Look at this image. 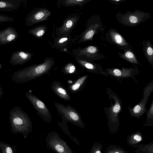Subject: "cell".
Segmentation results:
<instances>
[{
    "instance_id": "10",
    "label": "cell",
    "mask_w": 153,
    "mask_h": 153,
    "mask_svg": "<svg viewBox=\"0 0 153 153\" xmlns=\"http://www.w3.org/2000/svg\"><path fill=\"white\" fill-rule=\"evenodd\" d=\"M99 48L93 46H89L84 48H79L72 50L74 54L76 56H85L91 60H100L105 58L103 55L99 53Z\"/></svg>"
},
{
    "instance_id": "19",
    "label": "cell",
    "mask_w": 153,
    "mask_h": 153,
    "mask_svg": "<svg viewBox=\"0 0 153 153\" xmlns=\"http://www.w3.org/2000/svg\"><path fill=\"white\" fill-rule=\"evenodd\" d=\"M88 75H85L79 78L73 84L69 86L68 88L72 93L79 92L82 89L84 86Z\"/></svg>"
},
{
    "instance_id": "1",
    "label": "cell",
    "mask_w": 153,
    "mask_h": 153,
    "mask_svg": "<svg viewBox=\"0 0 153 153\" xmlns=\"http://www.w3.org/2000/svg\"><path fill=\"white\" fill-rule=\"evenodd\" d=\"M54 63L53 58L47 57L42 63L34 64L14 72L12 76V79L19 83L33 80L49 73Z\"/></svg>"
},
{
    "instance_id": "26",
    "label": "cell",
    "mask_w": 153,
    "mask_h": 153,
    "mask_svg": "<svg viewBox=\"0 0 153 153\" xmlns=\"http://www.w3.org/2000/svg\"><path fill=\"white\" fill-rule=\"evenodd\" d=\"M15 7L14 2H12L7 1H0V10L5 8L6 10H11Z\"/></svg>"
},
{
    "instance_id": "4",
    "label": "cell",
    "mask_w": 153,
    "mask_h": 153,
    "mask_svg": "<svg viewBox=\"0 0 153 153\" xmlns=\"http://www.w3.org/2000/svg\"><path fill=\"white\" fill-rule=\"evenodd\" d=\"M57 112L67 122L84 128L86 124L81 119V115L73 107L67 104L65 106L62 104L55 102L54 104Z\"/></svg>"
},
{
    "instance_id": "22",
    "label": "cell",
    "mask_w": 153,
    "mask_h": 153,
    "mask_svg": "<svg viewBox=\"0 0 153 153\" xmlns=\"http://www.w3.org/2000/svg\"><path fill=\"white\" fill-rule=\"evenodd\" d=\"M71 39L70 35L64 36L57 37L54 40L53 45L56 48H62L66 47Z\"/></svg>"
},
{
    "instance_id": "11",
    "label": "cell",
    "mask_w": 153,
    "mask_h": 153,
    "mask_svg": "<svg viewBox=\"0 0 153 153\" xmlns=\"http://www.w3.org/2000/svg\"><path fill=\"white\" fill-rule=\"evenodd\" d=\"M102 27L100 22H95L91 25H88L87 28L79 36L80 39L78 43L85 42L93 39V37Z\"/></svg>"
},
{
    "instance_id": "13",
    "label": "cell",
    "mask_w": 153,
    "mask_h": 153,
    "mask_svg": "<svg viewBox=\"0 0 153 153\" xmlns=\"http://www.w3.org/2000/svg\"><path fill=\"white\" fill-rule=\"evenodd\" d=\"M16 31L10 27L0 31V45H3L13 41L18 36Z\"/></svg>"
},
{
    "instance_id": "24",
    "label": "cell",
    "mask_w": 153,
    "mask_h": 153,
    "mask_svg": "<svg viewBox=\"0 0 153 153\" xmlns=\"http://www.w3.org/2000/svg\"><path fill=\"white\" fill-rule=\"evenodd\" d=\"M47 30L45 25L37 26L27 31V32L33 36L39 39L45 33Z\"/></svg>"
},
{
    "instance_id": "15",
    "label": "cell",
    "mask_w": 153,
    "mask_h": 153,
    "mask_svg": "<svg viewBox=\"0 0 153 153\" xmlns=\"http://www.w3.org/2000/svg\"><path fill=\"white\" fill-rule=\"evenodd\" d=\"M51 88L53 92L61 98L66 101L71 100L70 96L59 81H53L51 83Z\"/></svg>"
},
{
    "instance_id": "30",
    "label": "cell",
    "mask_w": 153,
    "mask_h": 153,
    "mask_svg": "<svg viewBox=\"0 0 153 153\" xmlns=\"http://www.w3.org/2000/svg\"><path fill=\"white\" fill-rule=\"evenodd\" d=\"M14 20L12 18L0 15V22L11 21Z\"/></svg>"
},
{
    "instance_id": "5",
    "label": "cell",
    "mask_w": 153,
    "mask_h": 153,
    "mask_svg": "<svg viewBox=\"0 0 153 153\" xmlns=\"http://www.w3.org/2000/svg\"><path fill=\"white\" fill-rule=\"evenodd\" d=\"M45 141L47 148L56 153H75L55 131H51L47 134Z\"/></svg>"
},
{
    "instance_id": "18",
    "label": "cell",
    "mask_w": 153,
    "mask_h": 153,
    "mask_svg": "<svg viewBox=\"0 0 153 153\" xmlns=\"http://www.w3.org/2000/svg\"><path fill=\"white\" fill-rule=\"evenodd\" d=\"M143 49L145 56L149 63L153 67V49L152 46L149 40L143 42Z\"/></svg>"
},
{
    "instance_id": "21",
    "label": "cell",
    "mask_w": 153,
    "mask_h": 153,
    "mask_svg": "<svg viewBox=\"0 0 153 153\" xmlns=\"http://www.w3.org/2000/svg\"><path fill=\"white\" fill-rule=\"evenodd\" d=\"M118 54L120 57L124 59L133 64H139L135 55L131 49H127L125 50L123 53L119 52Z\"/></svg>"
},
{
    "instance_id": "16",
    "label": "cell",
    "mask_w": 153,
    "mask_h": 153,
    "mask_svg": "<svg viewBox=\"0 0 153 153\" xmlns=\"http://www.w3.org/2000/svg\"><path fill=\"white\" fill-rule=\"evenodd\" d=\"M114 98V104H113L109 109V112L108 113V116H109L111 120L117 121L118 118V114L121 109V102L120 101V99L117 97L116 94H110Z\"/></svg>"
},
{
    "instance_id": "7",
    "label": "cell",
    "mask_w": 153,
    "mask_h": 153,
    "mask_svg": "<svg viewBox=\"0 0 153 153\" xmlns=\"http://www.w3.org/2000/svg\"><path fill=\"white\" fill-rule=\"evenodd\" d=\"M51 15L48 10L45 8H38L32 11L26 18V24L32 26L37 23L47 20Z\"/></svg>"
},
{
    "instance_id": "9",
    "label": "cell",
    "mask_w": 153,
    "mask_h": 153,
    "mask_svg": "<svg viewBox=\"0 0 153 153\" xmlns=\"http://www.w3.org/2000/svg\"><path fill=\"white\" fill-rule=\"evenodd\" d=\"M79 15L69 16L64 20L62 25L60 27H57L56 34L57 37L64 36L70 35L75 26L79 18Z\"/></svg>"
},
{
    "instance_id": "31",
    "label": "cell",
    "mask_w": 153,
    "mask_h": 153,
    "mask_svg": "<svg viewBox=\"0 0 153 153\" xmlns=\"http://www.w3.org/2000/svg\"><path fill=\"white\" fill-rule=\"evenodd\" d=\"M134 139L137 142H140L142 140V137L138 135H135L133 137Z\"/></svg>"
},
{
    "instance_id": "12",
    "label": "cell",
    "mask_w": 153,
    "mask_h": 153,
    "mask_svg": "<svg viewBox=\"0 0 153 153\" xmlns=\"http://www.w3.org/2000/svg\"><path fill=\"white\" fill-rule=\"evenodd\" d=\"M33 55L32 53L18 51L12 55L10 62L13 65H22L30 60Z\"/></svg>"
},
{
    "instance_id": "8",
    "label": "cell",
    "mask_w": 153,
    "mask_h": 153,
    "mask_svg": "<svg viewBox=\"0 0 153 153\" xmlns=\"http://www.w3.org/2000/svg\"><path fill=\"white\" fill-rule=\"evenodd\" d=\"M152 81L144 88L143 97L140 102L133 108L130 109V113L131 116L139 117L146 112L145 105L150 95L153 91Z\"/></svg>"
},
{
    "instance_id": "27",
    "label": "cell",
    "mask_w": 153,
    "mask_h": 153,
    "mask_svg": "<svg viewBox=\"0 0 153 153\" xmlns=\"http://www.w3.org/2000/svg\"><path fill=\"white\" fill-rule=\"evenodd\" d=\"M76 70L75 66L71 63L67 65L63 68V72L65 74H70L74 72Z\"/></svg>"
},
{
    "instance_id": "29",
    "label": "cell",
    "mask_w": 153,
    "mask_h": 153,
    "mask_svg": "<svg viewBox=\"0 0 153 153\" xmlns=\"http://www.w3.org/2000/svg\"><path fill=\"white\" fill-rule=\"evenodd\" d=\"M153 117V102H152L151 105L149 108L147 114V119H152Z\"/></svg>"
},
{
    "instance_id": "14",
    "label": "cell",
    "mask_w": 153,
    "mask_h": 153,
    "mask_svg": "<svg viewBox=\"0 0 153 153\" xmlns=\"http://www.w3.org/2000/svg\"><path fill=\"white\" fill-rule=\"evenodd\" d=\"M106 73L108 74L117 78L129 77L134 74L136 69L131 68H125L122 67L121 69L112 68H107L105 70Z\"/></svg>"
},
{
    "instance_id": "28",
    "label": "cell",
    "mask_w": 153,
    "mask_h": 153,
    "mask_svg": "<svg viewBox=\"0 0 153 153\" xmlns=\"http://www.w3.org/2000/svg\"><path fill=\"white\" fill-rule=\"evenodd\" d=\"M1 147L2 153H14L12 148L6 144H1Z\"/></svg>"
},
{
    "instance_id": "6",
    "label": "cell",
    "mask_w": 153,
    "mask_h": 153,
    "mask_svg": "<svg viewBox=\"0 0 153 153\" xmlns=\"http://www.w3.org/2000/svg\"><path fill=\"white\" fill-rule=\"evenodd\" d=\"M25 94L36 110L37 114L45 122L50 123L52 120V117L49 109L45 105L30 91L26 92Z\"/></svg>"
},
{
    "instance_id": "23",
    "label": "cell",
    "mask_w": 153,
    "mask_h": 153,
    "mask_svg": "<svg viewBox=\"0 0 153 153\" xmlns=\"http://www.w3.org/2000/svg\"><path fill=\"white\" fill-rule=\"evenodd\" d=\"M67 122L63 118H62V121L61 122H59L58 123V125L62 129V131L77 145L79 146L80 143L78 140L75 137L72 136L68 129L67 125Z\"/></svg>"
},
{
    "instance_id": "33",
    "label": "cell",
    "mask_w": 153,
    "mask_h": 153,
    "mask_svg": "<svg viewBox=\"0 0 153 153\" xmlns=\"http://www.w3.org/2000/svg\"><path fill=\"white\" fill-rule=\"evenodd\" d=\"M115 153H119V152H115Z\"/></svg>"
},
{
    "instance_id": "20",
    "label": "cell",
    "mask_w": 153,
    "mask_h": 153,
    "mask_svg": "<svg viewBox=\"0 0 153 153\" xmlns=\"http://www.w3.org/2000/svg\"><path fill=\"white\" fill-rule=\"evenodd\" d=\"M109 32L112 40L117 45L121 46L129 45L127 41L117 31L111 29L109 30Z\"/></svg>"
},
{
    "instance_id": "2",
    "label": "cell",
    "mask_w": 153,
    "mask_h": 153,
    "mask_svg": "<svg viewBox=\"0 0 153 153\" xmlns=\"http://www.w3.org/2000/svg\"><path fill=\"white\" fill-rule=\"evenodd\" d=\"M9 114L11 128L15 132L22 133L26 137L33 128L31 121L27 113L17 106L10 110Z\"/></svg>"
},
{
    "instance_id": "17",
    "label": "cell",
    "mask_w": 153,
    "mask_h": 153,
    "mask_svg": "<svg viewBox=\"0 0 153 153\" xmlns=\"http://www.w3.org/2000/svg\"><path fill=\"white\" fill-rule=\"evenodd\" d=\"M75 59L81 66L87 69L89 72H97L103 71L102 68L100 65L82 59L78 56L76 57Z\"/></svg>"
},
{
    "instance_id": "32",
    "label": "cell",
    "mask_w": 153,
    "mask_h": 153,
    "mask_svg": "<svg viewBox=\"0 0 153 153\" xmlns=\"http://www.w3.org/2000/svg\"><path fill=\"white\" fill-rule=\"evenodd\" d=\"M3 94V90L1 87H0V98L2 97Z\"/></svg>"
},
{
    "instance_id": "25",
    "label": "cell",
    "mask_w": 153,
    "mask_h": 153,
    "mask_svg": "<svg viewBox=\"0 0 153 153\" xmlns=\"http://www.w3.org/2000/svg\"><path fill=\"white\" fill-rule=\"evenodd\" d=\"M89 1L88 0H66L63 1L62 4L63 5L66 6L79 5L82 7Z\"/></svg>"
},
{
    "instance_id": "3",
    "label": "cell",
    "mask_w": 153,
    "mask_h": 153,
    "mask_svg": "<svg viewBox=\"0 0 153 153\" xmlns=\"http://www.w3.org/2000/svg\"><path fill=\"white\" fill-rule=\"evenodd\" d=\"M152 14L136 10L134 12L127 11L125 14L119 12L116 15L117 21L128 27H134L149 19Z\"/></svg>"
}]
</instances>
